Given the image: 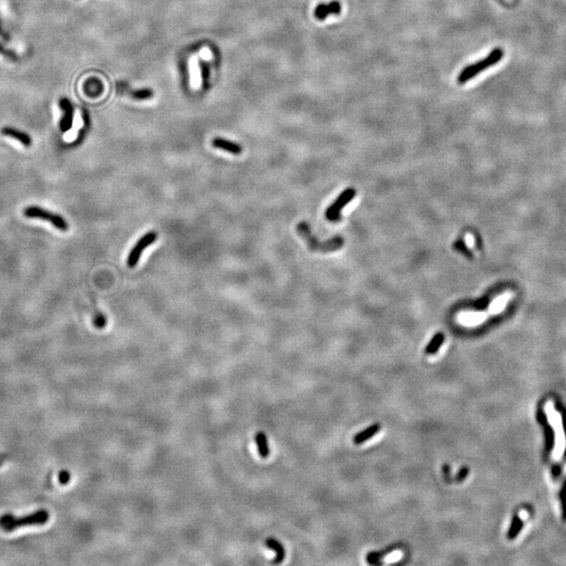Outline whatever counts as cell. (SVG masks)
Wrapping results in <instances>:
<instances>
[{"label": "cell", "mask_w": 566, "mask_h": 566, "mask_svg": "<svg viewBox=\"0 0 566 566\" xmlns=\"http://www.w3.org/2000/svg\"><path fill=\"white\" fill-rule=\"evenodd\" d=\"M48 519L50 514L45 509H40L20 518H16L11 514H4L0 517V528L4 532H13L23 527H33V525H43Z\"/></svg>", "instance_id": "cell-1"}, {"label": "cell", "mask_w": 566, "mask_h": 566, "mask_svg": "<svg viewBox=\"0 0 566 566\" xmlns=\"http://www.w3.org/2000/svg\"><path fill=\"white\" fill-rule=\"evenodd\" d=\"M297 230L299 235H300L307 245H309L310 249L312 251H317V252H323V253H327V252H334V251L340 250L343 245H344V240L342 237H334L331 238L328 241L325 242H320L318 240H316L310 230V226L307 225V223L305 222H300L297 226Z\"/></svg>", "instance_id": "cell-2"}, {"label": "cell", "mask_w": 566, "mask_h": 566, "mask_svg": "<svg viewBox=\"0 0 566 566\" xmlns=\"http://www.w3.org/2000/svg\"><path fill=\"white\" fill-rule=\"evenodd\" d=\"M503 55L504 52L501 50V48H495V50H493L487 58H484L478 62H475L472 65H469L467 67H465L462 72H460L458 78H457V82L459 84H465L466 82H468L469 80H471L472 78H474L475 76H477L478 74L484 69H487L491 66H494L495 64H497L501 59L503 58Z\"/></svg>", "instance_id": "cell-3"}, {"label": "cell", "mask_w": 566, "mask_h": 566, "mask_svg": "<svg viewBox=\"0 0 566 566\" xmlns=\"http://www.w3.org/2000/svg\"><path fill=\"white\" fill-rule=\"evenodd\" d=\"M23 215L27 218H33V220H46L53 224L56 229H58L61 232H66L69 228L67 221L64 218L59 215L53 213L47 210L40 208L38 206H30L23 210Z\"/></svg>", "instance_id": "cell-4"}, {"label": "cell", "mask_w": 566, "mask_h": 566, "mask_svg": "<svg viewBox=\"0 0 566 566\" xmlns=\"http://www.w3.org/2000/svg\"><path fill=\"white\" fill-rule=\"evenodd\" d=\"M157 239V234L155 231L148 232L147 234H145L144 236H142L139 239V241H137L136 244L134 245V247L130 251V253H129V255H128L127 265L129 266V268L130 269L135 268L137 262H139V260H140L142 253L149 246H151L152 244H155Z\"/></svg>", "instance_id": "cell-5"}, {"label": "cell", "mask_w": 566, "mask_h": 566, "mask_svg": "<svg viewBox=\"0 0 566 566\" xmlns=\"http://www.w3.org/2000/svg\"><path fill=\"white\" fill-rule=\"evenodd\" d=\"M537 420L543 429V435H544L543 457H544V459L547 460L549 458V456H551L552 452L555 448V442H556L555 430H554V428L552 427V425L549 424L547 415L542 409H539L537 412Z\"/></svg>", "instance_id": "cell-6"}, {"label": "cell", "mask_w": 566, "mask_h": 566, "mask_svg": "<svg viewBox=\"0 0 566 566\" xmlns=\"http://www.w3.org/2000/svg\"><path fill=\"white\" fill-rule=\"evenodd\" d=\"M355 191L353 189H347L339 198L326 210V218L330 221H339L341 218V210L354 197Z\"/></svg>", "instance_id": "cell-7"}, {"label": "cell", "mask_w": 566, "mask_h": 566, "mask_svg": "<svg viewBox=\"0 0 566 566\" xmlns=\"http://www.w3.org/2000/svg\"><path fill=\"white\" fill-rule=\"evenodd\" d=\"M59 106L63 111V116L61 118L60 121V130L62 132H67L70 130V128L72 127V122H74V113H75V109L74 106H72L71 102L66 99V98H62L59 101Z\"/></svg>", "instance_id": "cell-8"}, {"label": "cell", "mask_w": 566, "mask_h": 566, "mask_svg": "<svg viewBox=\"0 0 566 566\" xmlns=\"http://www.w3.org/2000/svg\"><path fill=\"white\" fill-rule=\"evenodd\" d=\"M342 6L339 1H331L329 3H321L316 10H314V17L319 20H324L327 16L334 14L339 15L341 13Z\"/></svg>", "instance_id": "cell-9"}, {"label": "cell", "mask_w": 566, "mask_h": 566, "mask_svg": "<svg viewBox=\"0 0 566 566\" xmlns=\"http://www.w3.org/2000/svg\"><path fill=\"white\" fill-rule=\"evenodd\" d=\"M1 134L4 136L12 137V139L18 141L20 144H22L23 146H26V147H30V146H31V144H33L31 137L27 132H23V131L19 130V129H16L13 127L2 128Z\"/></svg>", "instance_id": "cell-10"}, {"label": "cell", "mask_w": 566, "mask_h": 566, "mask_svg": "<svg viewBox=\"0 0 566 566\" xmlns=\"http://www.w3.org/2000/svg\"><path fill=\"white\" fill-rule=\"evenodd\" d=\"M212 145L213 147L226 152H230L232 155L237 156L242 152V147L239 144L231 142L229 140H224L222 137H215L212 141Z\"/></svg>", "instance_id": "cell-11"}, {"label": "cell", "mask_w": 566, "mask_h": 566, "mask_svg": "<svg viewBox=\"0 0 566 566\" xmlns=\"http://www.w3.org/2000/svg\"><path fill=\"white\" fill-rule=\"evenodd\" d=\"M264 543H265V546H266V547L272 549V551L275 552V554H276V558H275L274 561H273L274 563H277V564H278V563H281L283 560H284V558H285V549H284V547H283V545L279 542V541H278L277 539L270 537V538H268V539H265V542H264Z\"/></svg>", "instance_id": "cell-12"}, {"label": "cell", "mask_w": 566, "mask_h": 566, "mask_svg": "<svg viewBox=\"0 0 566 566\" xmlns=\"http://www.w3.org/2000/svg\"><path fill=\"white\" fill-rule=\"evenodd\" d=\"M379 430H381V425L379 424L371 425L368 428H366L365 430H363L355 435L353 438V442L355 444H361L363 442H365L368 440H370L371 438H374L376 434H377L379 432Z\"/></svg>", "instance_id": "cell-13"}, {"label": "cell", "mask_w": 566, "mask_h": 566, "mask_svg": "<svg viewBox=\"0 0 566 566\" xmlns=\"http://www.w3.org/2000/svg\"><path fill=\"white\" fill-rule=\"evenodd\" d=\"M255 441H256L257 450H258V453H259L260 457H262V458L269 457L270 447H269L268 436L265 435V433L262 431L257 432V434L255 435Z\"/></svg>", "instance_id": "cell-14"}, {"label": "cell", "mask_w": 566, "mask_h": 566, "mask_svg": "<svg viewBox=\"0 0 566 566\" xmlns=\"http://www.w3.org/2000/svg\"><path fill=\"white\" fill-rule=\"evenodd\" d=\"M523 529V521L520 518L518 515H515L513 517V520L511 523V527L508 529L507 532V539L508 540H514L517 536L519 535V533L522 531Z\"/></svg>", "instance_id": "cell-15"}, {"label": "cell", "mask_w": 566, "mask_h": 566, "mask_svg": "<svg viewBox=\"0 0 566 566\" xmlns=\"http://www.w3.org/2000/svg\"><path fill=\"white\" fill-rule=\"evenodd\" d=\"M443 341H444L443 335H442V334H436V335L433 337V339L430 341V343L427 345L425 352H426L427 354H430V355H431V354H435L436 352H438V351L440 350V346L442 345Z\"/></svg>", "instance_id": "cell-16"}, {"label": "cell", "mask_w": 566, "mask_h": 566, "mask_svg": "<svg viewBox=\"0 0 566 566\" xmlns=\"http://www.w3.org/2000/svg\"><path fill=\"white\" fill-rule=\"evenodd\" d=\"M84 92L87 95L95 96L102 93V84L96 79H91L84 84Z\"/></svg>", "instance_id": "cell-17"}, {"label": "cell", "mask_w": 566, "mask_h": 566, "mask_svg": "<svg viewBox=\"0 0 566 566\" xmlns=\"http://www.w3.org/2000/svg\"><path fill=\"white\" fill-rule=\"evenodd\" d=\"M82 117H83V121H84V126H83L82 129H81V131L79 132L78 139H77L74 143H72V145H79V144L82 143V141H83V139H84V136H85V133L87 132L88 126H90V118H88V115H87L86 111H83Z\"/></svg>", "instance_id": "cell-18"}, {"label": "cell", "mask_w": 566, "mask_h": 566, "mask_svg": "<svg viewBox=\"0 0 566 566\" xmlns=\"http://www.w3.org/2000/svg\"><path fill=\"white\" fill-rule=\"evenodd\" d=\"M560 503L562 511V519L566 521V478L563 482V486L560 490Z\"/></svg>", "instance_id": "cell-19"}, {"label": "cell", "mask_w": 566, "mask_h": 566, "mask_svg": "<svg viewBox=\"0 0 566 566\" xmlns=\"http://www.w3.org/2000/svg\"><path fill=\"white\" fill-rule=\"evenodd\" d=\"M152 94H153V92L151 90H141V91H136V92L132 93V96L134 99H137V100L149 99V98H151Z\"/></svg>", "instance_id": "cell-20"}, {"label": "cell", "mask_w": 566, "mask_h": 566, "mask_svg": "<svg viewBox=\"0 0 566 566\" xmlns=\"http://www.w3.org/2000/svg\"><path fill=\"white\" fill-rule=\"evenodd\" d=\"M557 411L559 412L560 415H561V419H562V426H563V430H564V434H565V440H566V408L564 406L561 405H557ZM564 458L566 459V446H565V451H564Z\"/></svg>", "instance_id": "cell-21"}, {"label": "cell", "mask_w": 566, "mask_h": 566, "mask_svg": "<svg viewBox=\"0 0 566 566\" xmlns=\"http://www.w3.org/2000/svg\"><path fill=\"white\" fill-rule=\"evenodd\" d=\"M94 325L99 329L104 328L105 326H106V318H105L103 314H95L94 319Z\"/></svg>", "instance_id": "cell-22"}, {"label": "cell", "mask_w": 566, "mask_h": 566, "mask_svg": "<svg viewBox=\"0 0 566 566\" xmlns=\"http://www.w3.org/2000/svg\"><path fill=\"white\" fill-rule=\"evenodd\" d=\"M0 54L3 55L4 57H6V58H9V59H11V60H13V61H16V60L18 59L17 54L14 53V52L11 51V50H6V48H5L2 44H0Z\"/></svg>", "instance_id": "cell-23"}, {"label": "cell", "mask_w": 566, "mask_h": 566, "mask_svg": "<svg viewBox=\"0 0 566 566\" xmlns=\"http://www.w3.org/2000/svg\"><path fill=\"white\" fill-rule=\"evenodd\" d=\"M469 472H470V470H469L468 467H463V468L460 469V470L458 471V473L456 474L455 480H456L457 482H463V481L467 478V476L469 475Z\"/></svg>", "instance_id": "cell-24"}, {"label": "cell", "mask_w": 566, "mask_h": 566, "mask_svg": "<svg viewBox=\"0 0 566 566\" xmlns=\"http://www.w3.org/2000/svg\"><path fill=\"white\" fill-rule=\"evenodd\" d=\"M69 480H70V473L68 471H65V470L61 471L59 474L60 483L64 486V484H67L69 482Z\"/></svg>", "instance_id": "cell-25"}, {"label": "cell", "mask_w": 566, "mask_h": 566, "mask_svg": "<svg viewBox=\"0 0 566 566\" xmlns=\"http://www.w3.org/2000/svg\"><path fill=\"white\" fill-rule=\"evenodd\" d=\"M561 471H562V469H561L560 465H558V464L554 465V466H553V468H552V475H553V478H555V479H558V478H559V476H560V474H561Z\"/></svg>", "instance_id": "cell-26"}, {"label": "cell", "mask_w": 566, "mask_h": 566, "mask_svg": "<svg viewBox=\"0 0 566 566\" xmlns=\"http://www.w3.org/2000/svg\"><path fill=\"white\" fill-rule=\"evenodd\" d=\"M442 470H443L444 479H446L447 481H450V480H451V476H450V467H449V465L444 464L443 467H442Z\"/></svg>", "instance_id": "cell-27"}, {"label": "cell", "mask_w": 566, "mask_h": 566, "mask_svg": "<svg viewBox=\"0 0 566 566\" xmlns=\"http://www.w3.org/2000/svg\"><path fill=\"white\" fill-rule=\"evenodd\" d=\"M0 37H2L4 40H6V41H9V40L11 39V38H10V35L7 34L6 31L2 29L1 23H0Z\"/></svg>", "instance_id": "cell-28"}]
</instances>
